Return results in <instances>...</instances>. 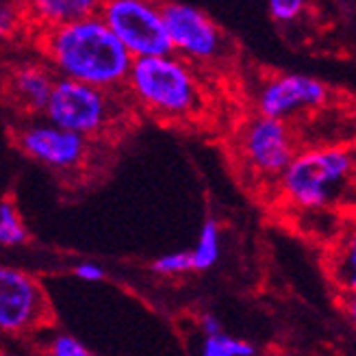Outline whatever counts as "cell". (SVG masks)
Returning a JSON list of instances; mask_svg holds the SVG:
<instances>
[{"label": "cell", "mask_w": 356, "mask_h": 356, "mask_svg": "<svg viewBox=\"0 0 356 356\" xmlns=\"http://www.w3.org/2000/svg\"><path fill=\"white\" fill-rule=\"evenodd\" d=\"M74 276L85 280V282H98L104 278V270L96 263H79L74 267Z\"/></svg>", "instance_id": "21"}, {"label": "cell", "mask_w": 356, "mask_h": 356, "mask_svg": "<svg viewBox=\"0 0 356 356\" xmlns=\"http://www.w3.org/2000/svg\"><path fill=\"white\" fill-rule=\"evenodd\" d=\"M124 106L120 87H98L57 76L44 113L48 122L61 129L102 141L115 131H124L129 111Z\"/></svg>", "instance_id": "4"}, {"label": "cell", "mask_w": 356, "mask_h": 356, "mask_svg": "<svg viewBox=\"0 0 356 356\" xmlns=\"http://www.w3.org/2000/svg\"><path fill=\"white\" fill-rule=\"evenodd\" d=\"M50 352L55 356H87L89 350L72 334H59L50 343Z\"/></svg>", "instance_id": "20"}, {"label": "cell", "mask_w": 356, "mask_h": 356, "mask_svg": "<svg viewBox=\"0 0 356 356\" xmlns=\"http://www.w3.org/2000/svg\"><path fill=\"white\" fill-rule=\"evenodd\" d=\"M26 241V226L11 202H0V245L15 248Z\"/></svg>", "instance_id": "16"}, {"label": "cell", "mask_w": 356, "mask_h": 356, "mask_svg": "<svg viewBox=\"0 0 356 356\" xmlns=\"http://www.w3.org/2000/svg\"><path fill=\"white\" fill-rule=\"evenodd\" d=\"M29 15L22 0H0V42H7L20 33Z\"/></svg>", "instance_id": "17"}, {"label": "cell", "mask_w": 356, "mask_h": 356, "mask_svg": "<svg viewBox=\"0 0 356 356\" xmlns=\"http://www.w3.org/2000/svg\"><path fill=\"white\" fill-rule=\"evenodd\" d=\"M57 74L50 65L22 63L5 76V100L20 113H44L46 102L55 87Z\"/></svg>", "instance_id": "11"}, {"label": "cell", "mask_w": 356, "mask_h": 356, "mask_svg": "<svg viewBox=\"0 0 356 356\" xmlns=\"http://www.w3.org/2000/svg\"><path fill=\"white\" fill-rule=\"evenodd\" d=\"M330 100L332 89L326 83L305 74H280L261 87L257 106L261 115L291 120L326 109Z\"/></svg>", "instance_id": "10"}, {"label": "cell", "mask_w": 356, "mask_h": 356, "mask_svg": "<svg viewBox=\"0 0 356 356\" xmlns=\"http://www.w3.org/2000/svg\"><path fill=\"white\" fill-rule=\"evenodd\" d=\"M200 328H202L204 334H218V332L224 330L222 324H220V319H218L216 315H204V317L200 319Z\"/></svg>", "instance_id": "22"}, {"label": "cell", "mask_w": 356, "mask_h": 356, "mask_svg": "<svg viewBox=\"0 0 356 356\" xmlns=\"http://www.w3.org/2000/svg\"><path fill=\"white\" fill-rule=\"evenodd\" d=\"M239 152L257 176L278 178L298 152L293 129L287 120L259 113L243 127Z\"/></svg>", "instance_id": "7"}, {"label": "cell", "mask_w": 356, "mask_h": 356, "mask_svg": "<svg viewBox=\"0 0 356 356\" xmlns=\"http://www.w3.org/2000/svg\"><path fill=\"white\" fill-rule=\"evenodd\" d=\"M38 33L40 48L57 76L111 89L127 83L133 57L100 15Z\"/></svg>", "instance_id": "1"}, {"label": "cell", "mask_w": 356, "mask_h": 356, "mask_svg": "<svg viewBox=\"0 0 356 356\" xmlns=\"http://www.w3.org/2000/svg\"><path fill=\"white\" fill-rule=\"evenodd\" d=\"M330 276L346 296L356 291V228H348L330 252Z\"/></svg>", "instance_id": "13"}, {"label": "cell", "mask_w": 356, "mask_h": 356, "mask_svg": "<svg viewBox=\"0 0 356 356\" xmlns=\"http://www.w3.org/2000/svg\"><path fill=\"white\" fill-rule=\"evenodd\" d=\"M161 11L178 57L193 63H216L224 57V35L207 13L185 3H163Z\"/></svg>", "instance_id": "8"}, {"label": "cell", "mask_w": 356, "mask_h": 356, "mask_svg": "<svg viewBox=\"0 0 356 356\" xmlns=\"http://www.w3.org/2000/svg\"><path fill=\"white\" fill-rule=\"evenodd\" d=\"M152 270L163 276H178V274L191 272L193 270L191 252H170V254L159 257L152 263Z\"/></svg>", "instance_id": "18"}, {"label": "cell", "mask_w": 356, "mask_h": 356, "mask_svg": "<svg viewBox=\"0 0 356 356\" xmlns=\"http://www.w3.org/2000/svg\"><path fill=\"white\" fill-rule=\"evenodd\" d=\"M96 139H89L74 131L61 129L57 124H29L17 129L15 146L33 161H38L52 172L76 174L89 168L94 159Z\"/></svg>", "instance_id": "6"}, {"label": "cell", "mask_w": 356, "mask_h": 356, "mask_svg": "<svg viewBox=\"0 0 356 356\" xmlns=\"http://www.w3.org/2000/svg\"><path fill=\"white\" fill-rule=\"evenodd\" d=\"M305 9V0H270V15L276 22H291Z\"/></svg>", "instance_id": "19"}, {"label": "cell", "mask_w": 356, "mask_h": 356, "mask_svg": "<svg viewBox=\"0 0 356 356\" xmlns=\"http://www.w3.org/2000/svg\"><path fill=\"white\" fill-rule=\"evenodd\" d=\"M346 311H348V317L352 319V324L356 326V291L354 293H348L346 296Z\"/></svg>", "instance_id": "23"}, {"label": "cell", "mask_w": 356, "mask_h": 356, "mask_svg": "<svg viewBox=\"0 0 356 356\" xmlns=\"http://www.w3.org/2000/svg\"><path fill=\"white\" fill-rule=\"evenodd\" d=\"M124 85L141 109L168 122L193 120L204 106L198 76L189 67V61L174 57V52L135 57Z\"/></svg>", "instance_id": "3"}, {"label": "cell", "mask_w": 356, "mask_h": 356, "mask_svg": "<svg viewBox=\"0 0 356 356\" xmlns=\"http://www.w3.org/2000/svg\"><path fill=\"white\" fill-rule=\"evenodd\" d=\"M48 315L42 284L31 274L0 265V330L24 334L38 328Z\"/></svg>", "instance_id": "9"}, {"label": "cell", "mask_w": 356, "mask_h": 356, "mask_svg": "<svg viewBox=\"0 0 356 356\" xmlns=\"http://www.w3.org/2000/svg\"><path fill=\"white\" fill-rule=\"evenodd\" d=\"M22 3L29 22L42 31L65 22L83 20L89 15H100L104 0H22Z\"/></svg>", "instance_id": "12"}, {"label": "cell", "mask_w": 356, "mask_h": 356, "mask_svg": "<svg viewBox=\"0 0 356 356\" xmlns=\"http://www.w3.org/2000/svg\"><path fill=\"white\" fill-rule=\"evenodd\" d=\"M200 352L204 356H252L257 354V348L248 341L235 339V337L222 330L218 334H204Z\"/></svg>", "instance_id": "15"}, {"label": "cell", "mask_w": 356, "mask_h": 356, "mask_svg": "<svg viewBox=\"0 0 356 356\" xmlns=\"http://www.w3.org/2000/svg\"><path fill=\"white\" fill-rule=\"evenodd\" d=\"M100 17L133 59L172 52L163 11L156 0H104Z\"/></svg>", "instance_id": "5"}, {"label": "cell", "mask_w": 356, "mask_h": 356, "mask_svg": "<svg viewBox=\"0 0 356 356\" xmlns=\"http://www.w3.org/2000/svg\"><path fill=\"white\" fill-rule=\"evenodd\" d=\"M220 259V224L209 218L202 228L198 241H195V248L191 250V261H193V270L204 272L211 270L213 265Z\"/></svg>", "instance_id": "14"}, {"label": "cell", "mask_w": 356, "mask_h": 356, "mask_svg": "<svg viewBox=\"0 0 356 356\" xmlns=\"http://www.w3.org/2000/svg\"><path fill=\"white\" fill-rule=\"evenodd\" d=\"M282 198L300 211H328L356 193V146H319L296 152L278 176Z\"/></svg>", "instance_id": "2"}]
</instances>
